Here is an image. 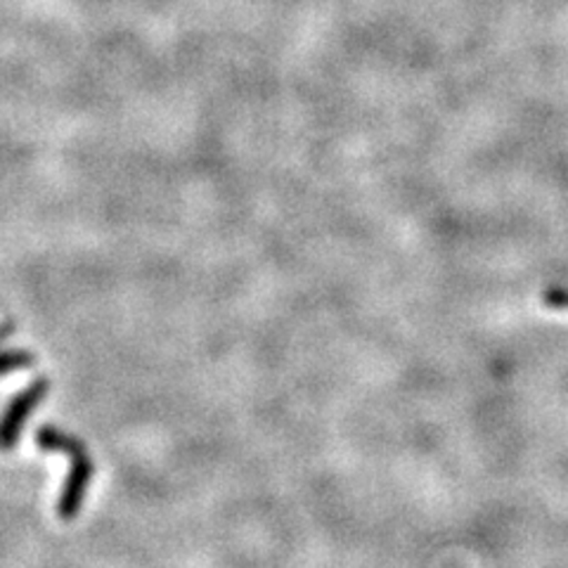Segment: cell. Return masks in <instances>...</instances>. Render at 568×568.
<instances>
[{"label":"cell","instance_id":"obj_1","mask_svg":"<svg viewBox=\"0 0 568 568\" xmlns=\"http://www.w3.org/2000/svg\"><path fill=\"white\" fill-rule=\"evenodd\" d=\"M36 446L43 450L64 453L69 457L71 467L58 500V517L62 521H74L83 507L88 486H91V478L95 471V465L91 455H88V448L83 446L81 438L58 429V426H41V429L36 432Z\"/></svg>","mask_w":568,"mask_h":568},{"label":"cell","instance_id":"obj_2","mask_svg":"<svg viewBox=\"0 0 568 568\" xmlns=\"http://www.w3.org/2000/svg\"><path fill=\"white\" fill-rule=\"evenodd\" d=\"M48 388H50V382L41 377L10 400L3 417H0V450H12L17 446V440H20L31 413L48 396Z\"/></svg>","mask_w":568,"mask_h":568},{"label":"cell","instance_id":"obj_3","mask_svg":"<svg viewBox=\"0 0 568 568\" xmlns=\"http://www.w3.org/2000/svg\"><path fill=\"white\" fill-rule=\"evenodd\" d=\"M33 365V355L27 351H3L0 353V375L14 369H27Z\"/></svg>","mask_w":568,"mask_h":568}]
</instances>
